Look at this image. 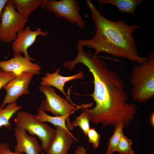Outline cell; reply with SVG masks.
<instances>
[{
	"instance_id": "cell-1",
	"label": "cell",
	"mask_w": 154,
	"mask_h": 154,
	"mask_svg": "<svg viewBox=\"0 0 154 154\" xmlns=\"http://www.w3.org/2000/svg\"><path fill=\"white\" fill-rule=\"evenodd\" d=\"M94 78V91L90 96L96 105L92 109L82 108V112L93 123L104 127L115 128L120 123L128 127L135 118L137 108L129 102V97L123 80L116 72L107 66L98 56H93L84 62Z\"/></svg>"
},
{
	"instance_id": "cell-2",
	"label": "cell",
	"mask_w": 154,
	"mask_h": 154,
	"mask_svg": "<svg viewBox=\"0 0 154 154\" xmlns=\"http://www.w3.org/2000/svg\"><path fill=\"white\" fill-rule=\"evenodd\" d=\"M86 3L91 12L96 33L91 39L78 40V45L94 49L95 55L105 52L114 57L124 58L138 64L148 60V57L139 55L133 35L136 29L141 28L139 25H128L121 19L117 21L109 20L100 13L90 0H87Z\"/></svg>"
},
{
	"instance_id": "cell-3",
	"label": "cell",
	"mask_w": 154,
	"mask_h": 154,
	"mask_svg": "<svg viewBox=\"0 0 154 154\" xmlns=\"http://www.w3.org/2000/svg\"><path fill=\"white\" fill-rule=\"evenodd\" d=\"M148 58L146 62L135 65L131 68V96L139 103H145L154 97V51L149 53Z\"/></svg>"
},
{
	"instance_id": "cell-4",
	"label": "cell",
	"mask_w": 154,
	"mask_h": 154,
	"mask_svg": "<svg viewBox=\"0 0 154 154\" xmlns=\"http://www.w3.org/2000/svg\"><path fill=\"white\" fill-rule=\"evenodd\" d=\"M14 122L15 127L24 129L31 135L38 137L42 149L46 152L47 151L55 137L56 129L39 122L35 116L24 111L17 112Z\"/></svg>"
},
{
	"instance_id": "cell-5",
	"label": "cell",
	"mask_w": 154,
	"mask_h": 154,
	"mask_svg": "<svg viewBox=\"0 0 154 154\" xmlns=\"http://www.w3.org/2000/svg\"><path fill=\"white\" fill-rule=\"evenodd\" d=\"M28 20L18 13L12 0H8L1 14L0 41L12 42L18 33L25 27Z\"/></svg>"
},
{
	"instance_id": "cell-6",
	"label": "cell",
	"mask_w": 154,
	"mask_h": 154,
	"mask_svg": "<svg viewBox=\"0 0 154 154\" xmlns=\"http://www.w3.org/2000/svg\"><path fill=\"white\" fill-rule=\"evenodd\" d=\"M40 7L51 12L56 17L64 18L81 29L85 28V23L79 13L81 7L78 0H43Z\"/></svg>"
},
{
	"instance_id": "cell-7",
	"label": "cell",
	"mask_w": 154,
	"mask_h": 154,
	"mask_svg": "<svg viewBox=\"0 0 154 154\" xmlns=\"http://www.w3.org/2000/svg\"><path fill=\"white\" fill-rule=\"evenodd\" d=\"M38 88L44 95L46 99L42 101L38 108L44 112H50L55 116H65L70 119L69 116L77 109L88 106V104L78 107L80 106L69 103L58 95L52 86H41Z\"/></svg>"
},
{
	"instance_id": "cell-8",
	"label": "cell",
	"mask_w": 154,
	"mask_h": 154,
	"mask_svg": "<svg viewBox=\"0 0 154 154\" xmlns=\"http://www.w3.org/2000/svg\"><path fill=\"white\" fill-rule=\"evenodd\" d=\"M33 75L31 73L21 74L10 81L3 87L7 93L0 106L2 109L7 104L15 102L20 96L29 93V86Z\"/></svg>"
},
{
	"instance_id": "cell-9",
	"label": "cell",
	"mask_w": 154,
	"mask_h": 154,
	"mask_svg": "<svg viewBox=\"0 0 154 154\" xmlns=\"http://www.w3.org/2000/svg\"><path fill=\"white\" fill-rule=\"evenodd\" d=\"M48 35V31H42L40 28L33 31L29 26H27L18 33L16 38L12 42L11 48L14 54L22 53L25 57L31 61L33 60L29 55L27 49L34 43L38 36L46 37Z\"/></svg>"
},
{
	"instance_id": "cell-10",
	"label": "cell",
	"mask_w": 154,
	"mask_h": 154,
	"mask_svg": "<svg viewBox=\"0 0 154 154\" xmlns=\"http://www.w3.org/2000/svg\"><path fill=\"white\" fill-rule=\"evenodd\" d=\"M0 68L17 76L25 73L39 75L41 69L40 65L33 63L21 54H14L13 57L10 60L0 61Z\"/></svg>"
},
{
	"instance_id": "cell-11",
	"label": "cell",
	"mask_w": 154,
	"mask_h": 154,
	"mask_svg": "<svg viewBox=\"0 0 154 154\" xmlns=\"http://www.w3.org/2000/svg\"><path fill=\"white\" fill-rule=\"evenodd\" d=\"M17 141L15 152L25 154H41V148L35 136H29L24 129L15 127Z\"/></svg>"
},
{
	"instance_id": "cell-12",
	"label": "cell",
	"mask_w": 154,
	"mask_h": 154,
	"mask_svg": "<svg viewBox=\"0 0 154 154\" xmlns=\"http://www.w3.org/2000/svg\"><path fill=\"white\" fill-rule=\"evenodd\" d=\"M54 139L46 154H67L74 140H78L70 132L59 127H56Z\"/></svg>"
},
{
	"instance_id": "cell-13",
	"label": "cell",
	"mask_w": 154,
	"mask_h": 154,
	"mask_svg": "<svg viewBox=\"0 0 154 154\" xmlns=\"http://www.w3.org/2000/svg\"><path fill=\"white\" fill-rule=\"evenodd\" d=\"M60 68H59L53 73H46L45 76L41 78L40 84L42 86L55 87L68 98L64 89L65 84L72 80L83 79L84 77V73L82 71H81L71 76H64L60 74Z\"/></svg>"
},
{
	"instance_id": "cell-14",
	"label": "cell",
	"mask_w": 154,
	"mask_h": 154,
	"mask_svg": "<svg viewBox=\"0 0 154 154\" xmlns=\"http://www.w3.org/2000/svg\"><path fill=\"white\" fill-rule=\"evenodd\" d=\"M38 112L35 116V119L39 122L44 123L49 122L55 126L61 127L68 131L72 130L74 127L70 119L66 116H51L37 108Z\"/></svg>"
},
{
	"instance_id": "cell-15",
	"label": "cell",
	"mask_w": 154,
	"mask_h": 154,
	"mask_svg": "<svg viewBox=\"0 0 154 154\" xmlns=\"http://www.w3.org/2000/svg\"><path fill=\"white\" fill-rule=\"evenodd\" d=\"M143 0H98V2L105 4H109L116 6L120 13L132 14L135 16V12L137 7L143 1Z\"/></svg>"
},
{
	"instance_id": "cell-16",
	"label": "cell",
	"mask_w": 154,
	"mask_h": 154,
	"mask_svg": "<svg viewBox=\"0 0 154 154\" xmlns=\"http://www.w3.org/2000/svg\"><path fill=\"white\" fill-rule=\"evenodd\" d=\"M43 0H12L18 13L28 19L31 13L41 5Z\"/></svg>"
},
{
	"instance_id": "cell-17",
	"label": "cell",
	"mask_w": 154,
	"mask_h": 154,
	"mask_svg": "<svg viewBox=\"0 0 154 154\" xmlns=\"http://www.w3.org/2000/svg\"><path fill=\"white\" fill-rule=\"evenodd\" d=\"M22 107L21 106H18L16 102L8 104L4 108L2 109L0 106V128L4 126L11 130L12 125L9 121Z\"/></svg>"
},
{
	"instance_id": "cell-18",
	"label": "cell",
	"mask_w": 154,
	"mask_h": 154,
	"mask_svg": "<svg viewBox=\"0 0 154 154\" xmlns=\"http://www.w3.org/2000/svg\"><path fill=\"white\" fill-rule=\"evenodd\" d=\"M124 127L123 124L120 123L115 128L114 134L108 139V147L106 151L107 154H112L116 151L121 135L123 133Z\"/></svg>"
},
{
	"instance_id": "cell-19",
	"label": "cell",
	"mask_w": 154,
	"mask_h": 154,
	"mask_svg": "<svg viewBox=\"0 0 154 154\" xmlns=\"http://www.w3.org/2000/svg\"><path fill=\"white\" fill-rule=\"evenodd\" d=\"M132 144L131 140L127 138L123 133L121 135L116 151L120 154H134L131 147Z\"/></svg>"
},
{
	"instance_id": "cell-20",
	"label": "cell",
	"mask_w": 154,
	"mask_h": 154,
	"mask_svg": "<svg viewBox=\"0 0 154 154\" xmlns=\"http://www.w3.org/2000/svg\"><path fill=\"white\" fill-rule=\"evenodd\" d=\"M90 119L88 116L84 112L77 117L72 123L74 127L78 126L82 131L84 134L87 135V132L90 128Z\"/></svg>"
},
{
	"instance_id": "cell-21",
	"label": "cell",
	"mask_w": 154,
	"mask_h": 154,
	"mask_svg": "<svg viewBox=\"0 0 154 154\" xmlns=\"http://www.w3.org/2000/svg\"><path fill=\"white\" fill-rule=\"evenodd\" d=\"M87 135L88 142L92 143L93 147L96 149L99 145L100 140V135L94 128H90L88 131Z\"/></svg>"
},
{
	"instance_id": "cell-22",
	"label": "cell",
	"mask_w": 154,
	"mask_h": 154,
	"mask_svg": "<svg viewBox=\"0 0 154 154\" xmlns=\"http://www.w3.org/2000/svg\"><path fill=\"white\" fill-rule=\"evenodd\" d=\"M16 76L12 73L7 72L0 69V89L7 82Z\"/></svg>"
},
{
	"instance_id": "cell-23",
	"label": "cell",
	"mask_w": 154,
	"mask_h": 154,
	"mask_svg": "<svg viewBox=\"0 0 154 154\" xmlns=\"http://www.w3.org/2000/svg\"><path fill=\"white\" fill-rule=\"evenodd\" d=\"M0 154H25L24 153L13 152L10 149L9 145L6 143H0Z\"/></svg>"
},
{
	"instance_id": "cell-24",
	"label": "cell",
	"mask_w": 154,
	"mask_h": 154,
	"mask_svg": "<svg viewBox=\"0 0 154 154\" xmlns=\"http://www.w3.org/2000/svg\"><path fill=\"white\" fill-rule=\"evenodd\" d=\"M86 151V149L84 147L80 145H78L76 149L75 150L74 154H87Z\"/></svg>"
},
{
	"instance_id": "cell-25",
	"label": "cell",
	"mask_w": 154,
	"mask_h": 154,
	"mask_svg": "<svg viewBox=\"0 0 154 154\" xmlns=\"http://www.w3.org/2000/svg\"><path fill=\"white\" fill-rule=\"evenodd\" d=\"M8 1V0H0V25L1 14Z\"/></svg>"
},
{
	"instance_id": "cell-26",
	"label": "cell",
	"mask_w": 154,
	"mask_h": 154,
	"mask_svg": "<svg viewBox=\"0 0 154 154\" xmlns=\"http://www.w3.org/2000/svg\"><path fill=\"white\" fill-rule=\"evenodd\" d=\"M154 112H152L150 116V122L151 124L152 127H154Z\"/></svg>"
},
{
	"instance_id": "cell-27",
	"label": "cell",
	"mask_w": 154,
	"mask_h": 154,
	"mask_svg": "<svg viewBox=\"0 0 154 154\" xmlns=\"http://www.w3.org/2000/svg\"><path fill=\"white\" fill-rule=\"evenodd\" d=\"M41 154H44L43 152H41Z\"/></svg>"
},
{
	"instance_id": "cell-28",
	"label": "cell",
	"mask_w": 154,
	"mask_h": 154,
	"mask_svg": "<svg viewBox=\"0 0 154 154\" xmlns=\"http://www.w3.org/2000/svg\"><path fill=\"white\" fill-rule=\"evenodd\" d=\"M67 154H68V153H67Z\"/></svg>"
}]
</instances>
